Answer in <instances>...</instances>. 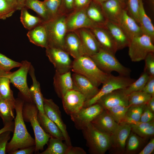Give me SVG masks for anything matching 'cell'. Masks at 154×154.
Listing matches in <instances>:
<instances>
[{
    "label": "cell",
    "mask_w": 154,
    "mask_h": 154,
    "mask_svg": "<svg viewBox=\"0 0 154 154\" xmlns=\"http://www.w3.org/2000/svg\"><path fill=\"white\" fill-rule=\"evenodd\" d=\"M61 99L64 110L69 115L76 113L83 107L86 101L82 94L73 89L68 91Z\"/></svg>",
    "instance_id": "9a60e30c"
},
{
    "label": "cell",
    "mask_w": 154,
    "mask_h": 154,
    "mask_svg": "<svg viewBox=\"0 0 154 154\" xmlns=\"http://www.w3.org/2000/svg\"><path fill=\"white\" fill-rule=\"evenodd\" d=\"M135 80L129 76L120 75L115 76L110 74L102 84L101 88L97 94L92 99L85 102L84 107H87L97 103L102 96L113 91L125 88Z\"/></svg>",
    "instance_id": "52a82bcc"
},
{
    "label": "cell",
    "mask_w": 154,
    "mask_h": 154,
    "mask_svg": "<svg viewBox=\"0 0 154 154\" xmlns=\"http://www.w3.org/2000/svg\"><path fill=\"white\" fill-rule=\"evenodd\" d=\"M35 150V146L18 149L11 151L8 153L9 154H31Z\"/></svg>",
    "instance_id": "f5cc1de1"
},
{
    "label": "cell",
    "mask_w": 154,
    "mask_h": 154,
    "mask_svg": "<svg viewBox=\"0 0 154 154\" xmlns=\"http://www.w3.org/2000/svg\"><path fill=\"white\" fill-rule=\"evenodd\" d=\"M97 103L104 110L118 106H129L128 95L123 89L116 90L103 96Z\"/></svg>",
    "instance_id": "ac0fdd59"
},
{
    "label": "cell",
    "mask_w": 154,
    "mask_h": 154,
    "mask_svg": "<svg viewBox=\"0 0 154 154\" xmlns=\"http://www.w3.org/2000/svg\"><path fill=\"white\" fill-rule=\"evenodd\" d=\"M92 1L86 9V13L88 16L94 22L106 27V25L108 20L101 6L100 7L99 6L100 4L94 0V2Z\"/></svg>",
    "instance_id": "4dcf8cb0"
},
{
    "label": "cell",
    "mask_w": 154,
    "mask_h": 154,
    "mask_svg": "<svg viewBox=\"0 0 154 154\" xmlns=\"http://www.w3.org/2000/svg\"><path fill=\"white\" fill-rule=\"evenodd\" d=\"M28 73L32 80V85L29 88L33 102L36 105L38 111L44 114V97L41 92L40 84L36 79L34 68L32 64Z\"/></svg>",
    "instance_id": "4316f807"
},
{
    "label": "cell",
    "mask_w": 154,
    "mask_h": 154,
    "mask_svg": "<svg viewBox=\"0 0 154 154\" xmlns=\"http://www.w3.org/2000/svg\"><path fill=\"white\" fill-rule=\"evenodd\" d=\"M82 130L90 153L104 154L108 150L110 135L99 130L91 123Z\"/></svg>",
    "instance_id": "5b68a950"
},
{
    "label": "cell",
    "mask_w": 154,
    "mask_h": 154,
    "mask_svg": "<svg viewBox=\"0 0 154 154\" xmlns=\"http://www.w3.org/2000/svg\"><path fill=\"white\" fill-rule=\"evenodd\" d=\"M11 72L5 71L0 68V96L15 110V100L10 86Z\"/></svg>",
    "instance_id": "484cf974"
},
{
    "label": "cell",
    "mask_w": 154,
    "mask_h": 154,
    "mask_svg": "<svg viewBox=\"0 0 154 154\" xmlns=\"http://www.w3.org/2000/svg\"><path fill=\"white\" fill-rule=\"evenodd\" d=\"M72 77L73 89L82 94L85 97L86 101L94 97L100 90L98 87L95 86L88 79L81 75L74 73L72 75Z\"/></svg>",
    "instance_id": "2e32d148"
},
{
    "label": "cell",
    "mask_w": 154,
    "mask_h": 154,
    "mask_svg": "<svg viewBox=\"0 0 154 154\" xmlns=\"http://www.w3.org/2000/svg\"><path fill=\"white\" fill-rule=\"evenodd\" d=\"M46 53L55 70L59 73L62 74L71 70L73 61L66 51L59 48L48 46L46 48Z\"/></svg>",
    "instance_id": "8fae6325"
},
{
    "label": "cell",
    "mask_w": 154,
    "mask_h": 154,
    "mask_svg": "<svg viewBox=\"0 0 154 154\" xmlns=\"http://www.w3.org/2000/svg\"><path fill=\"white\" fill-rule=\"evenodd\" d=\"M43 2L50 20L60 14L62 0H44Z\"/></svg>",
    "instance_id": "60d3db41"
},
{
    "label": "cell",
    "mask_w": 154,
    "mask_h": 154,
    "mask_svg": "<svg viewBox=\"0 0 154 154\" xmlns=\"http://www.w3.org/2000/svg\"><path fill=\"white\" fill-rule=\"evenodd\" d=\"M16 11L6 0H0V19L5 20L11 17Z\"/></svg>",
    "instance_id": "7bdbcfd3"
},
{
    "label": "cell",
    "mask_w": 154,
    "mask_h": 154,
    "mask_svg": "<svg viewBox=\"0 0 154 154\" xmlns=\"http://www.w3.org/2000/svg\"><path fill=\"white\" fill-rule=\"evenodd\" d=\"M74 32L80 39L85 55L92 56L97 53L101 48L95 36L90 29L81 28Z\"/></svg>",
    "instance_id": "e0dca14e"
},
{
    "label": "cell",
    "mask_w": 154,
    "mask_h": 154,
    "mask_svg": "<svg viewBox=\"0 0 154 154\" xmlns=\"http://www.w3.org/2000/svg\"><path fill=\"white\" fill-rule=\"evenodd\" d=\"M94 0L96 1L97 2L100 4L101 3H103V2L106 1L108 0Z\"/></svg>",
    "instance_id": "94428289"
},
{
    "label": "cell",
    "mask_w": 154,
    "mask_h": 154,
    "mask_svg": "<svg viewBox=\"0 0 154 154\" xmlns=\"http://www.w3.org/2000/svg\"><path fill=\"white\" fill-rule=\"evenodd\" d=\"M131 131L130 124L123 123L119 125L111 135V143L108 151L112 154H124L126 141Z\"/></svg>",
    "instance_id": "4fadbf2b"
},
{
    "label": "cell",
    "mask_w": 154,
    "mask_h": 154,
    "mask_svg": "<svg viewBox=\"0 0 154 154\" xmlns=\"http://www.w3.org/2000/svg\"><path fill=\"white\" fill-rule=\"evenodd\" d=\"M152 96L142 91L133 92L128 95L129 106L147 104Z\"/></svg>",
    "instance_id": "f35d334b"
},
{
    "label": "cell",
    "mask_w": 154,
    "mask_h": 154,
    "mask_svg": "<svg viewBox=\"0 0 154 154\" xmlns=\"http://www.w3.org/2000/svg\"><path fill=\"white\" fill-rule=\"evenodd\" d=\"M131 130L140 137L148 140L154 135V127L147 128H139L130 124Z\"/></svg>",
    "instance_id": "ee69618b"
},
{
    "label": "cell",
    "mask_w": 154,
    "mask_h": 154,
    "mask_svg": "<svg viewBox=\"0 0 154 154\" xmlns=\"http://www.w3.org/2000/svg\"><path fill=\"white\" fill-rule=\"evenodd\" d=\"M139 23L143 33L149 36L154 42V27L151 19L145 12L142 0H139Z\"/></svg>",
    "instance_id": "1f68e13d"
},
{
    "label": "cell",
    "mask_w": 154,
    "mask_h": 154,
    "mask_svg": "<svg viewBox=\"0 0 154 154\" xmlns=\"http://www.w3.org/2000/svg\"><path fill=\"white\" fill-rule=\"evenodd\" d=\"M104 110L103 108L97 103L87 107H83L76 113L70 116L76 128L82 130Z\"/></svg>",
    "instance_id": "7c38bea8"
},
{
    "label": "cell",
    "mask_w": 154,
    "mask_h": 154,
    "mask_svg": "<svg viewBox=\"0 0 154 154\" xmlns=\"http://www.w3.org/2000/svg\"><path fill=\"white\" fill-rule=\"evenodd\" d=\"M21 62V65L19 68L11 72L10 76V82L19 90V95L25 101L34 103L27 82V75L31 64L26 60Z\"/></svg>",
    "instance_id": "9c48e42d"
},
{
    "label": "cell",
    "mask_w": 154,
    "mask_h": 154,
    "mask_svg": "<svg viewBox=\"0 0 154 154\" xmlns=\"http://www.w3.org/2000/svg\"><path fill=\"white\" fill-rule=\"evenodd\" d=\"M128 13L139 23V0H128Z\"/></svg>",
    "instance_id": "f6af8a7d"
},
{
    "label": "cell",
    "mask_w": 154,
    "mask_h": 154,
    "mask_svg": "<svg viewBox=\"0 0 154 154\" xmlns=\"http://www.w3.org/2000/svg\"><path fill=\"white\" fill-rule=\"evenodd\" d=\"M97 66L103 72L110 73L113 71L119 75L129 76L131 70L122 64L115 56V54L101 48L94 55L90 56Z\"/></svg>",
    "instance_id": "8992f818"
},
{
    "label": "cell",
    "mask_w": 154,
    "mask_h": 154,
    "mask_svg": "<svg viewBox=\"0 0 154 154\" xmlns=\"http://www.w3.org/2000/svg\"><path fill=\"white\" fill-rule=\"evenodd\" d=\"M74 0H62L60 13L66 14V11L74 10Z\"/></svg>",
    "instance_id": "f907efd6"
},
{
    "label": "cell",
    "mask_w": 154,
    "mask_h": 154,
    "mask_svg": "<svg viewBox=\"0 0 154 154\" xmlns=\"http://www.w3.org/2000/svg\"><path fill=\"white\" fill-rule=\"evenodd\" d=\"M149 76L145 71L141 74L139 77L136 80L124 89L123 90L127 95L136 92L141 91L147 83Z\"/></svg>",
    "instance_id": "74e56055"
},
{
    "label": "cell",
    "mask_w": 154,
    "mask_h": 154,
    "mask_svg": "<svg viewBox=\"0 0 154 154\" xmlns=\"http://www.w3.org/2000/svg\"><path fill=\"white\" fill-rule=\"evenodd\" d=\"M71 70L84 76L97 87L106 80L111 74L102 71L90 56L86 55L74 59Z\"/></svg>",
    "instance_id": "7a4b0ae2"
},
{
    "label": "cell",
    "mask_w": 154,
    "mask_h": 154,
    "mask_svg": "<svg viewBox=\"0 0 154 154\" xmlns=\"http://www.w3.org/2000/svg\"><path fill=\"white\" fill-rule=\"evenodd\" d=\"M9 4L16 10L17 0H6Z\"/></svg>",
    "instance_id": "91938a15"
},
{
    "label": "cell",
    "mask_w": 154,
    "mask_h": 154,
    "mask_svg": "<svg viewBox=\"0 0 154 154\" xmlns=\"http://www.w3.org/2000/svg\"><path fill=\"white\" fill-rule=\"evenodd\" d=\"M141 91L152 96H154V76H149L147 83Z\"/></svg>",
    "instance_id": "681fc988"
},
{
    "label": "cell",
    "mask_w": 154,
    "mask_h": 154,
    "mask_svg": "<svg viewBox=\"0 0 154 154\" xmlns=\"http://www.w3.org/2000/svg\"><path fill=\"white\" fill-rule=\"evenodd\" d=\"M154 151V138L153 137L138 154H151Z\"/></svg>",
    "instance_id": "816d5d0a"
},
{
    "label": "cell",
    "mask_w": 154,
    "mask_h": 154,
    "mask_svg": "<svg viewBox=\"0 0 154 154\" xmlns=\"http://www.w3.org/2000/svg\"><path fill=\"white\" fill-rule=\"evenodd\" d=\"M38 111L34 103L25 101L22 110L23 117L24 121L30 123L32 127L35 136L36 152L43 150L44 146L48 144L51 137L44 130L39 123L37 117Z\"/></svg>",
    "instance_id": "3957f363"
},
{
    "label": "cell",
    "mask_w": 154,
    "mask_h": 154,
    "mask_svg": "<svg viewBox=\"0 0 154 154\" xmlns=\"http://www.w3.org/2000/svg\"><path fill=\"white\" fill-rule=\"evenodd\" d=\"M91 123L99 130L110 136L119 125L108 112L104 109Z\"/></svg>",
    "instance_id": "d6986e66"
},
{
    "label": "cell",
    "mask_w": 154,
    "mask_h": 154,
    "mask_svg": "<svg viewBox=\"0 0 154 154\" xmlns=\"http://www.w3.org/2000/svg\"><path fill=\"white\" fill-rule=\"evenodd\" d=\"M153 42L149 36L144 34L131 39L128 46L131 60L138 62L143 60L148 54L154 52Z\"/></svg>",
    "instance_id": "ba28073f"
},
{
    "label": "cell",
    "mask_w": 154,
    "mask_h": 154,
    "mask_svg": "<svg viewBox=\"0 0 154 154\" xmlns=\"http://www.w3.org/2000/svg\"><path fill=\"white\" fill-rule=\"evenodd\" d=\"M100 4L108 20L118 24L124 9L123 3L119 0H108Z\"/></svg>",
    "instance_id": "cb8c5ba5"
},
{
    "label": "cell",
    "mask_w": 154,
    "mask_h": 154,
    "mask_svg": "<svg viewBox=\"0 0 154 154\" xmlns=\"http://www.w3.org/2000/svg\"><path fill=\"white\" fill-rule=\"evenodd\" d=\"M37 117L44 130L51 136L64 140L62 133L58 126L44 114L38 111Z\"/></svg>",
    "instance_id": "f1b7e54d"
},
{
    "label": "cell",
    "mask_w": 154,
    "mask_h": 154,
    "mask_svg": "<svg viewBox=\"0 0 154 154\" xmlns=\"http://www.w3.org/2000/svg\"><path fill=\"white\" fill-rule=\"evenodd\" d=\"M146 104L129 106L123 123L131 124L139 121Z\"/></svg>",
    "instance_id": "e575fe53"
},
{
    "label": "cell",
    "mask_w": 154,
    "mask_h": 154,
    "mask_svg": "<svg viewBox=\"0 0 154 154\" xmlns=\"http://www.w3.org/2000/svg\"><path fill=\"white\" fill-rule=\"evenodd\" d=\"M63 140L51 136L48 142V146L40 154H66L69 146L63 143Z\"/></svg>",
    "instance_id": "d6a6232c"
},
{
    "label": "cell",
    "mask_w": 154,
    "mask_h": 154,
    "mask_svg": "<svg viewBox=\"0 0 154 154\" xmlns=\"http://www.w3.org/2000/svg\"><path fill=\"white\" fill-rule=\"evenodd\" d=\"M11 131H7L0 134V154H5L6 147L11 137Z\"/></svg>",
    "instance_id": "7dc6e473"
},
{
    "label": "cell",
    "mask_w": 154,
    "mask_h": 154,
    "mask_svg": "<svg viewBox=\"0 0 154 154\" xmlns=\"http://www.w3.org/2000/svg\"><path fill=\"white\" fill-rule=\"evenodd\" d=\"M14 128V122L12 121V122L4 125V127L0 129V134L7 131H10L11 132L13 131Z\"/></svg>",
    "instance_id": "9f6ffc18"
},
{
    "label": "cell",
    "mask_w": 154,
    "mask_h": 154,
    "mask_svg": "<svg viewBox=\"0 0 154 154\" xmlns=\"http://www.w3.org/2000/svg\"><path fill=\"white\" fill-rule=\"evenodd\" d=\"M25 7L35 12L44 21L50 20V18L43 1L39 0H27Z\"/></svg>",
    "instance_id": "d590c367"
},
{
    "label": "cell",
    "mask_w": 154,
    "mask_h": 154,
    "mask_svg": "<svg viewBox=\"0 0 154 154\" xmlns=\"http://www.w3.org/2000/svg\"><path fill=\"white\" fill-rule=\"evenodd\" d=\"M44 114L58 126L62 131L66 143L68 146H72L66 125L62 119L61 112L58 106L52 99L44 97Z\"/></svg>",
    "instance_id": "5bb4252c"
},
{
    "label": "cell",
    "mask_w": 154,
    "mask_h": 154,
    "mask_svg": "<svg viewBox=\"0 0 154 154\" xmlns=\"http://www.w3.org/2000/svg\"><path fill=\"white\" fill-rule=\"evenodd\" d=\"M21 10V21L24 27L29 30L41 24L44 21L40 17L30 14L25 7L23 8Z\"/></svg>",
    "instance_id": "836d02e7"
},
{
    "label": "cell",
    "mask_w": 154,
    "mask_h": 154,
    "mask_svg": "<svg viewBox=\"0 0 154 154\" xmlns=\"http://www.w3.org/2000/svg\"><path fill=\"white\" fill-rule=\"evenodd\" d=\"M53 86L58 96L62 99L68 91L73 89L70 71L60 74L55 70L53 77Z\"/></svg>",
    "instance_id": "603a6c76"
},
{
    "label": "cell",
    "mask_w": 154,
    "mask_h": 154,
    "mask_svg": "<svg viewBox=\"0 0 154 154\" xmlns=\"http://www.w3.org/2000/svg\"><path fill=\"white\" fill-rule=\"evenodd\" d=\"M65 50L74 59L85 55L80 39L74 32H68L65 39Z\"/></svg>",
    "instance_id": "7402d4cb"
},
{
    "label": "cell",
    "mask_w": 154,
    "mask_h": 154,
    "mask_svg": "<svg viewBox=\"0 0 154 154\" xmlns=\"http://www.w3.org/2000/svg\"><path fill=\"white\" fill-rule=\"evenodd\" d=\"M27 36L30 41L35 45L45 48L48 47L47 34L43 22L29 30Z\"/></svg>",
    "instance_id": "83f0119b"
},
{
    "label": "cell",
    "mask_w": 154,
    "mask_h": 154,
    "mask_svg": "<svg viewBox=\"0 0 154 154\" xmlns=\"http://www.w3.org/2000/svg\"><path fill=\"white\" fill-rule=\"evenodd\" d=\"M92 0H74V10L85 7L89 5Z\"/></svg>",
    "instance_id": "db71d44e"
},
{
    "label": "cell",
    "mask_w": 154,
    "mask_h": 154,
    "mask_svg": "<svg viewBox=\"0 0 154 154\" xmlns=\"http://www.w3.org/2000/svg\"><path fill=\"white\" fill-rule=\"evenodd\" d=\"M19 96L15 99V110L16 116L14 118L13 134L11 141L7 144L6 153L18 149L35 145V139L28 132L23 117L22 110L25 101Z\"/></svg>",
    "instance_id": "6da1fadb"
},
{
    "label": "cell",
    "mask_w": 154,
    "mask_h": 154,
    "mask_svg": "<svg viewBox=\"0 0 154 154\" xmlns=\"http://www.w3.org/2000/svg\"><path fill=\"white\" fill-rule=\"evenodd\" d=\"M27 0H17L16 10H21L25 7V4Z\"/></svg>",
    "instance_id": "6f0895ef"
},
{
    "label": "cell",
    "mask_w": 154,
    "mask_h": 154,
    "mask_svg": "<svg viewBox=\"0 0 154 154\" xmlns=\"http://www.w3.org/2000/svg\"><path fill=\"white\" fill-rule=\"evenodd\" d=\"M129 106H118L106 110L118 124L124 122Z\"/></svg>",
    "instance_id": "ab89813d"
},
{
    "label": "cell",
    "mask_w": 154,
    "mask_h": 154,
    "mask_svg": "<svg viewBox=\"0 0 154 154\" xmlns=\"http://www.w3.org/2000/svg\"><path fill=\"white\" fill-rule=\"evenodd\" d=\"M154 52L148 54L144 59L145 67L144 71L150 76H154Z\"/></svg>",
    "instance_id": "bcb514c9"
},
{
    "label": "cell",
    "mask_w": 154,
    "mask_h": 154,
    "mask_svg": "<svg viewBox=\"0 0 154 154\" xmlns=\"http://www.w3.org/2000/svg\"><path fill=\"white\" fill-rule=\"evenodd\" d=\"M146 105L141 116L139 121L143 122H149L154 121V114Z\"/></svg>",
    "instance_id": "c3c4849f"
},
{
    "label": "cell",
    "mask_w": 154,
    "mask_h": 154,
    "mask_svg": "<svg viewBox=\"0 0 154 154\" xmlns=\"http://www.w3.org/2000/svg\"><path fill=\"white\" fill-rule=\"evenodd\" d=\"M124 31L130 40L133 38L143 34L140 25L124 9L118 24Z\"/></svg>",
    "instance_id": "44dd1931"
},
{
    "label": "cell",
    "mask_w": 154,
    "mask_h": 154,
    "mask_svg": "<svg viewBox=\"0 0 154 154\" xmlns=\"http://www.w3.org/2000/svg\"><path fill=\"white\" fill-rule=\"evenodd\" d=\"M119 0L121 3H122V2H123L122 1H123V0Z\"/></svg>",
    "instance_id": "6125c7cd"
},
{
    "label": "cell",
    "mask_w": 154,
    "mask_h": 154,
    "mask_svg": "<svg viewBox=\"0 0 154 154\" xmlns=\"http://www.w3.org/2000/svg\"><path fill=\"white\" fill-rule=\"evenodd\" d=\"M148 108L154 112V96H152L151 99L147 104Z\"/></svg>",
    "instance_id": "680465c9"
},
{
    "label": "cell",
    "mask_w": 154,
    "mask_h": 154,
    "mask_svg": "<svg viewBox=\"0 0 154 154\" xmlns=\"http://www.w3.org/2000/svg\"><path fill=\"white\" fill-rule=\"evenodd\" d=\"M21 62L13 60L0 52V68L6 72H10L12 69L19 67Z\"/></svg>",
    "instance_id": "b9f144b4"
},
{
    "label": "cell",
    "mask_w": 154,
    "mask_h": 154,
    "mask_svg": "<svg viewBox=\"0 0 154 154\" xmlns=\"http://www.w3.org/2000/svg\"><path fill=\"white\" fill-rule=\"evenodd\" d=\"M90 29L95 36L101 48L115 54L118 50L117 46L106 28L96 27Z\"/></svg>",
    "instance_id": "ffe728a7"
},
{
    "label": "cell",
    "mask_w": 154,
    "mask_h": 154,
    "mask_svg": "<svg viewBox=\"0 0 154 154\" xmlns=\"http://www.w3.org/2000/svg\"><path fill=\"white\" fill-rule=\"evenodd\" d=\"M147 141L131 130L126 141L124 154H138L146 145Z\"/></svg>",
    "instance_id": "f546056e"
},
{
    "label": "cell",
    "mask_w": 154,
    "mask_h": 154,
    "mask_svg": "<svg viewBox=\"0 0 154 154\" xmlns=\"http://www.w3.org/2000/svg\"><path fill=\"white\" fill-rule=\"evenodd\" d=\"M14 110L0 96V117L4 125L13 121L15 118Z\"/></svg>",
    "instance_id": "8d00e7d4"
},
{
    "label": "cell",
    "mask_w": 154,
    "mask_h": 154,
    "mask_svg": "<svg viewBox=\"0 0 154 154\" xmlns=\"http://www.w3.org/2000/svg\"><path fill=\"white\" fill-rule=\"evenodd\" d=\"M66 17V14L60 13L48 21H43L47 34L48 46L65 50V39L67 33Z\"/></svg>",
    "instance_id": "277c9868"
},
{
    "label": "cell",
    "mask_w": 154,
    "mask_h": 154,
    "mask_svg": "<svg viewBox=\"0 0 154 154\" xmlns=\"http://www.w3.org/2000/svg\"><path fill=\"white\" fill-rule=\"evenodd\" d=\"M106 26L114 39L118 50L128 46L130 40L118 24L108 21Z\"/></svg>",
    "instance_id": "d4e9b609"
},
{
    "label": "cell",
    "mask_w": 154,
    "mask_h": 154,
    "mask_svg": "<svg viewBox=\"0 0 154 154\" xmlns=\"http://www.w3.org/2000/svg\"><path fill=\"white\" fill-rule=\"evenodd\" d=\"M88 5L79 9L74 10L68 15H66V22L67 32L74 31L81 28H106L94 22L88 17L86 13Z\"/></svg>",
    "instance_id": "30bf717a"
},
{
    "label": "cell",
    "mask_w": 154,
    "mask_h": 154,
    "mask_svg": "<svg viewBox=\"0 0 154 154\" xmlns=\"http://www.w3.org/2000/svg\"><path fill=\"white\" fill-rule=\"evenodd\" d=\"M86 152L82 148L78 147L69 146L66 154H86Z\"/></svg>",
    "instance_id": "11a10c76"
}]
</instances>
